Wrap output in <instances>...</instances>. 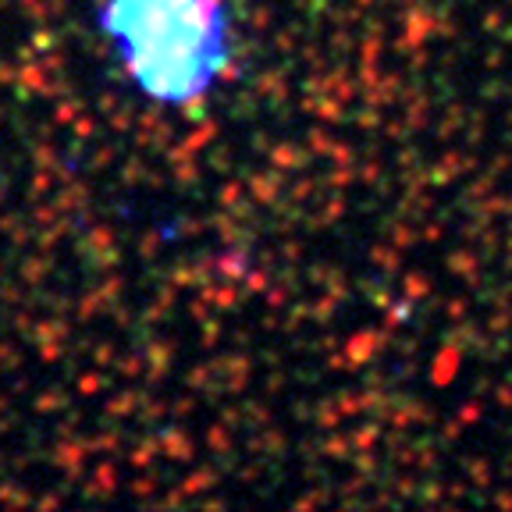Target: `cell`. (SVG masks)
Wrapping results in <instances>:
<instances>
[{
	"label": "cell",
	"instance_id": "cell-1",
	"mask_svg": "<svg viewBox=\"0 0 512 512\" xmlns=\"http://www.w3.org/2000/svg\"><path fill=\"white\" fill-rule=\"evenodd\" d=\"M104 33L135 86L171 107L207 100L235 61L228 0H107Z\"/></svg>",
	"mask_w": 512,
	"mask_h": 512
}]
</instances>
